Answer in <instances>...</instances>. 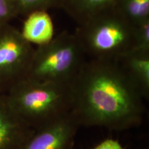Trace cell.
I'll list each match as a JSON object with an SVG mask.
<instances>
[{
    "instance_id": "30bf717a",
    "label": "cell",
    "mask_w": 149,
    "mask_h": 149,
    "mask_svg": "<svg viewBox=\"0 0 149 149\" xmlns=\"http://www.w3.org/2000/svg\"><path fill=\"white\" fill-rule=\"evenodd\" d=\"M120 1V0H64L62 8L80 26L98 15L117 8Z\"/></svg>"
},
{
    "instance_id": "8992f818",
    "label": "cell",
    "mask_w": 149,
    "mask_h": 149,
    "mask_svg": "<svg viewBox=\"0 0 149 149\" xmlns=\"http://www.w3.org/2000/svg\"><path fill=\"white\" fill-rule=\"evenodd\" d=\"M80 124L72 111L35 130L19 149H72Z\"/></svg>"
},
{
    "instance_id": "277c9868",
    "label": "cell",
    "mask_w": 149,
    "mask_h": 149,
    "mask_svg": "<svg viewBox=\"0 0 149 149\" xmlns=\"http://www.w3.org/2000/svg\"><path fill=\"white\" fill-rule=\"evenodd\" d=\"M85 54L74 33L63 31L35 48L28 79L72 84L85 62Z\"/></svg>"
},
{
    "instance_id": "4fadbf2b",
    "label": "cell",
    "mask_w": 149,
    "mask_h": 149,
    "mask_svg": "<svg viewBox=\"0 0 149 149\" xmlns=\"http://www.w3.org/2000/svg\"><path fill=\"white\" fill-rule=\"evenodd\" d=\"M135 50L149 51V19L135 25Z\"/></svg>"
},
{
    "instance_id": "7a4b0ae2",
    "label": "cell",
    "mask_w": 149,
    "mask_h": 149,
    "mask_svg": "<svg viewBox=\"0 0 149 149\" xmlns=\"http://www.w3.org/2000/svg\"><path fill=\"white\" fill-rule=\"evenodd\" d=\"M4 94L17 115L34 130L55 122L72 110L71 84L24 78Z\"/></svg>"
},
{
    "instance_id": "5bb4252c",
    "label": "cell",
    "mask_w": 149,
    "mask_h": 149,
    "mask_svg": "<svg viewBox=\"0 0 149 149\" xmlns=\"http://www.w3.org/2000/svg\"><path fill=\"white\" fill-rule=\"evenodd\" d=\"M15 7L11 0H0V26L10 23L18 17Z\"/></svg>"
},
{
    "instance_id": "5b68a950",
    "label": "cell",
    "mask_w": 149,
    "mask_h": 149,
    "mask_svg": "<svg viewBox=\"0 0 149 149\" xmlns=\"http://www.w3.org/2000/svg\"><path fill=\"white\" fill-rule=\"evenodd\" d=\"M34 51L10 23L0 26V94L26 77Z\"/></svg>"
},
{
    "instance_id": "ba28073f",
    "label": "cell",
    "mask_w": 149,
    "mask_h": 149,
    "mask_svg": "<svg viewBox=\"0 0 149 149\" xmlns=\"http://www.w3.org/2000/svg\"><path fill=\"white\" fill-rule=\"evenodd\" d=\"M119 63L144 100L149 99V51L133 50L119 59Z\"/></svg>"
},
{
    "instance_id": "9a60e30c",
    "label": "cell",
    "mask_w": 149,
    "mask_h": 149,
    "mask_svg": "<svg viewBox=\"0 0 149 149\" xmlns=\"http://www.w3.org/2000/svg\"><path fill=\"white\" fill-rule=\"evenodd\" d=\"M91 149H125L122 146L120 141L116 139L108 138L104 139L95 147Z\"/></svg>"
},
{
    "instance_id": "52a82bcc",
    "label": "cell",
    "mask_w": 149,
    "mask_h": 149,
    "mask_svg": "<svg viewBox=\"0 0 149 149\" xmlns=\"http://www.w3.org/2000/svg\"><path fill=\"white\" fill-rule=\"evenodd\" d=\"M0 94V149H19L34 131Z\"/></svg>"
},
{
    "instance_id": "3957f363",
    "label": "cell",
    "mask_w": 149,
    "mask_h": 149,
    "mask_svg": "<svg viewBox=\"0 0 149 149\" xmlns=\"http://www.w3.org/2000/svg\"><path fill=\"white\" fill-rule=\"evenodd\" d=\"M74 34L91 59L118 61L135 48V25L117 8L80 25Z\"/></svg>"
},
{
    "instance_id": "6da1fadb",
    "label": "cell",
    "mask_w": 149,
    "mask_h": 149,
    "mask_svg": "<svg viewBox=\"0 0 149 149\" xmlns=\"http://www.w3.org/2000/svg\"><path fill=\"white\" fill-rule=\"evenodd\" d=\"M71 85V111L81 126L122 131L142 123L144 99L117 61H85Z\"/></svg>"
},
{
    "instance_id": "7c38bea8",
    "label": "cell",
    "mask_w": 149,
    "mask_h": 149,
    "mask_svg": "<svg viewBox=\"0 0 149 149\" xmlns=\"http://www.w3.org/2000/svg\"><path fill=\"white\" fill-rule=\"evenodd\" d=\"M19 16H27L37 10L62 8L64 0H11Z\"/></svg>"
},
{
    "instance_id": "8fae6325",
    "label": "cell",
    "mask_w": 149,
    "mask_h": 149,
    "mask_svg": "<svg viewBox=\"0 0 149 149\" xmlns=\"http://www.w3.org/2000/svg\"><path fill=\"white\" fill-rule=\"evenodd\" d=\"M117 8L133 25L149 19V0H120Z\"/></svg>"
},
{
    "instance_id": "9c48e42d",
    "label": "cell",
    "mask_w": 149,
    "mask_h": 149,
    "mask_svg": "<svg viewBox=\"0 0 149 149\" xmlns=\"http://www.w3.org/2000/svg\"><path fill=\"white\" fill-rule=\"evenodd\" d=\"M22 36L29 43L37 46L49 42L54 37V26L52 19L47 11L37 10L26 16Z\"/></svg>"
}]
</instances>
